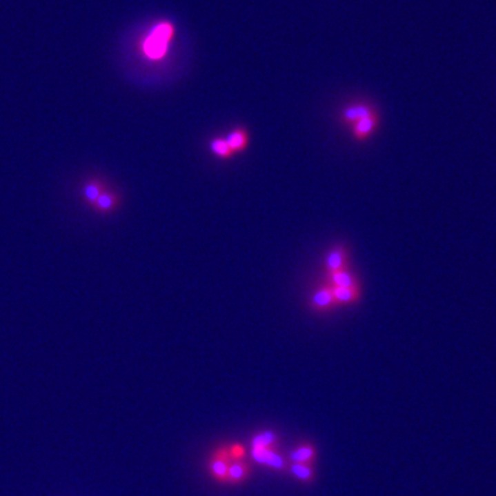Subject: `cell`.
<instances>
[{
    "label": "cell",
    "mask_w": 496,
    "mask_h": 496,
    "mask_svg": "<svg viewBox=\"0 0 496 496\" xmlns=\"http://www.w3.org/2000/svg\"><path fill=\"white\" fill-rule=\"evenodd\" d=\"M379 124V117L375 113L359 120L356 124H353L350 128H352V135L355 138V141L357 142H366L377 130Z\"/></svg>",
    "instance_id": "obj_8"
},
{
    "label": "cell",
    "mask_w": 496,
    "mask_h": 496,
    "mask_svg": "<svg viewBox=\"0 0 496 496\" xmlns=\"http://www.w3.org/2000/svg\"><path fill=\"white\" fill-rule=\"evenodd\" d=\"M235 461L230 457L229 444H221L215 450H212L208 461H207V472L211 480L217 484L226 486L228 473Z\"/></svg>",
    "instance_id": "obj_2"
},
{
    "label": "cell",
    "mask_w": 496,
    "mask_h": 496,
    "mask_svg": "<svg viewBox=\"0 0 496 496\" xmlns=\"http://www.w3.org/2000/svg\"><path fill=\"white\" fill-rule=\"evenodd\" d=\"M250 476H251V465L247 461L233 462L228 473L226 486H232V487L241 486L250 479Z\"/></svg>",
    "instance_id": "obj_13"
},
{
    "label": "cell",
    "mask_w": 496,
    "mask_h": 496,
    "mask_svg": "<svg viewBox=\"0 0 496 496\" xmlns=\"http://www.w3.org/2000/svg\"><path fill=\"white\" fill-rule=\"evenodd\" d=\"M334 298L338 308H348L357 305L363 298V288L360 287H342V288H333Z\"/></svg>",
    "instance_id": "obj_11"
},
{
    "label": "cell",
    "mask_w": 496,
    "mask_h": 496,
    "mask_svg": "<svg viewBox=\"0 0 496 496\" xmlns=\"http://www.w3.org/2000/svg\"><path fill=\"white\" fill-rule=\"evenodd\" d=\"M252 459L270 470L288 472V459L280 454V439L275 430H262L251 437Z\"/></svg>",
    "instance_id": "obj_1"
},
{
    "label": "cell",
    "mask_w": 496,
    "mask_h": 496,
    "mask_svg": "<svg viewBox=\"0 0 496 496\" xmlns=\"http://www.w3.org/2000/svg\"><path fill=\"white\" fill-rule=\"evenodd\" d=\"M288 472L291 473V476L304 483V484H312L316 479V472L313 469V466L310 465H302V464H290L288 465Z\"/></svg>",
    "instance_id": "obj_16"
},
{
    "label": "cell",
    "mask_w": 496,
    "mask_h": 496,
    "mask_svg": "<svg viewBox=\"0 0 496 496\" xmlns=\"http://www.w3.org/2000/svg\"><path fill=\"white\" fill-rule=\"evenodd\" d=\"M108 189V183L102 178H90L81 186V200L90 208L95 204L98 197Z\"/></svg>",
    "instance_id": "obj_9"
},
{
    "label": "cell",
    "mask_w": 496,
    "mask_h": 496,
    "mask_svg": "<svg viewBox=\"0 0 496 496\" xmlns=\"http://www.w3.org/2000/svg\"><path fill=\"white\" fill-rule=\"evenodd\" d=\"M373 113H375V110L368 105H363V103L352 105V106H349V108H346L344 110L342 121H344V124L352 127L359 120H361V119H364V117H367V116H370Z\"/></svg>",
    "instance_id": "obj_14"
},
{
    "label": "cell",
    "mask_w": 496,
    "mask_h": 496,
    "mask_svg": "<svg viewBox=\"0 0 496 496\" xmlns=\"http://www.w3.org/2000/svg\"><path fill=\"white\" fill-rule=\"evenodd\" d=\"M323 283L328 284L333 288L360 287L361 286L359 277L350 269H345V270H339V272H335V273L326 275Z\"/></svg>",
    "instance_id": "obj_10"
},
{
    "label": "cell",
    "mask_w": 496,
    "mask_h": 496,
    "mask_svg": "<svg viewBox=\"0 0 496 496\" xmlns=\"http://www.w3.org/2000/svg\"><path fill=\"white\" fill-rule=\"evenodd\" d=\"M287 459L288 464H302V465L315 466L317 461V448L310 442H302L291 450Z\"/></svg>",
    "instance_id": "obj_7"
},
{
    "label": "cell",
    "mask_w": 496,
    "mask_h": 496,
    "mask_svg": "<svg viewBox=\"0 0 496 496\" xmlns=\"http://www.w3.org/2000/svg\"><path fill=\"white\" fill-rule=\"evenodd\" d=\"M350 266V250L346 244L338 243L333 246L324 257L326 275L349 269Z\"/></svg>",
    "instance_id": "obj_5"
},
{
    "label": "cell",
    "mask_w": 496,
    "mask_h": 496,
    "mask_svg": "<svg viewBox=\"0 0 496 496\" xmlns=\"http://www.w3.org/2000/svg\"><path fill=\"white\" fill-rule=\"evenodd\" d=\"M208 150L211 152V155L217 159L221 160H230L232 157H235L226 137H215L208 142Z\"/></svg>",
    "instance_id": "obj_15"
},
{
    "label": "cell",
    "mask_w": 496,
    "mask_h": 496,
    "mask_svg": "<svg viewBox=\"0 0 496 496\" xmlns=\"http://www.w3.org/2000/svg\"><path fill=\"white\" fill-rule=\"evenodd\" d=\"M226 141L235 156L241 155L250 146L248 130L246 127H236L229 131V134L226 135Z\"/></svg>",
    "instance_id": "obj_12"
},
{
    "label": "cell",
    "mask_w": 496,
    "mask_h": 496,
    "mask_svg": "<svg viewBox=\"0 0 496 496\" xmlns=\"http://www.w3.org/2000/svg\"><path fill=\"white\" fill-rule=\"evenodd\" d=\"M308 304H309V309L317 315H326L338 309L334 298V290L326 283L320 284L313 290Z\"/></svg>",
    "instance_id": "obj_4"
},
{
    "label": "cell",
    "mask_w": 496,
    "mask_h": 496,
    "mask_svg": "<svg viewBox=\"0 0 496 496\" xmlns=\"http://www.w3.org/2000/svg\"><path fill=\"white\" fill-rule=\"evenodd\" d=\"M171 33L172 28L168 23L157 25L143 43V50L146 55L155 59L163 57L167 50V41L171 37Z\"/></svg>",
    "instance_id": "obj_3"
},
{
    "label": "cell",
    "mask_w": 496,
    "mask_h": 496,
    "mask_svg": "<svg viewBox=\"0 0 496 496\" xmlns=\"http://www.w3.org/2000/svg\"><path fill=\"white\" fill-rule=\"evenodd\" d=\"M121 204V195L115 190L108 188L95 201V204L91 207V210L97 214V215H110L112 212H115Z\"/></svg>",
    "instance_id": "obj_6"
},
{
    "label": "cell",
    "mask_w": 496,
    "mask_h": 496,
    "mask_svg": "<svg viewBox=\"0 0 496 496\" xmlns=\"http://www.w3.org/2000/svg\"><path fill=\"white\" fill-rule=\"evenodd\" d=\"M229 451H230V457L235 462L239 461H246V447L240 443H232L229 444Z\"/></svg>",
    "instance_id": "obj_17"
}]
</instances>
